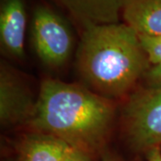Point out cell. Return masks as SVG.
Masks as SVG:
<instances>
[{
	"instance_id": "cell-1",
	"label": "cell",
	"mask_w": 161,
	"mask_h": 161,
	"mask_svg": "<svg viewBox=\"0 0 161 161\" xmlns=\"http://www.w3.org/2000/svg\"><path fill=\"white\" fill-rule=\"evenodd\" d=\"M111 100L89 88L61 80L41 82L30 125L88 153L104 144L114 120Z\"/></svg>"
},
{
	"instance_id": "cell-2",
	"label": "cell",
	"mask_w": 161,
	"mask_h": 161,
	"mask_svg": "<svg viewBox=\"0 0 161 161\" xmlns=\"http://www.w3.org/2000/svg\"><path fill=\"white\" fill-rule=\"evenodd\" d=\"M150 67L138 33L125 23L83 30L76 68L92 92L108 99L120 98Z\"/></svg>"
},
{
	"instance_id": "cell-3",
	"label": "cell",
	"mask_w": 161,
	"mask_h": 161,
	"mask_svg": "<svg viewBox=\"0 0 161 161\" xmlns=\"http://www.w3.org/2000/svg\"><path fill=\"white\" fill-rule=\"evenodd\" d=\"M124 125L134 149L148 151L161 147V88L135 92L124 108Z\"/></svg>"
},
{
	"instance_id": "cell-4",
	"label": "cell",
	"mask_w": 161,
	"mask_h": 161,
	"mask_svg": "<svg viewBox=\"0 0 161 161\" xmlns=\"http://www.w3.org/2000/svg\"><path fill=\"white\" fill-rule=\"evenodd\" d=\"M31 41L39 58L52 67L63 65L74 47L73 33L66 21L44 6H37L33 12Z\"/></svg>"
},
{
	"instance_id": "cell-5",
	"label": "cell",
	"mask_w": 161,
	"mask_h": 161,
	"mask_svg": "<svg viewBox=\"0 0 161 161\" xmlns=\"http://www.w3.org/2000/svg\"><path fill=\"white\" fill-rule=\"evenodd\" d=\"M37 99L18 75L6 63L0 66V123L4 127L30 124Z\"/></svg>"
},
{
	"instance_id": "cell-6",
	"label": "cell",
	"mask_w": 161,
	"mask_h": 161,
	"mask_svg": "<svg viewBox=\"0 0 161 161\" xmlns=\"http://www.w3.org/2000/svg\"><path fill=\"white\" fill-rule=\"evenodd\" d=\"M26 12L23 0H2L0 6V42L12 57L24 55Z\"/></svg>"
},
{
	"instance_id": "cell-7",
	"label": "cell",
	"mask_w": 161,
	"mask_h": 161,
	"mask_svg": "<svg viewBox=\"0 0 161 161\" xmlns=\"http://www.w3.org/2000/svg\"><path fill=\"white\" fill-rule=\"evenodd\" d=\"M86 28L119 23L129 0H57Z\"/></svg>"
},
{
	"instance_id": "cell-8",
	"label": "cell",
	"mask_w": 161,
	"mask_h": 161,
	"mask_svg": "<svg viewBox=\"0 0 161 161\" xmlns=\"http://www.w3.org/2000/svg\"><path fill=\"white\" fill-rule=\"evenodd\" d=\"M73 148L63 140L44 132L27 134L21 142L20 161H64Z\"/></svg>"
},
{
	"instance_id": "cell-9",
	"label": "cell",
	"mask_w": 161,
	"mask_h": 161,
	"mask_svg": "<svg viewBox=\"0 0 161 161\" xmlns=\"http://www.w3.org/2000/svg\"><path fill=\"white\" fill-rule=\"evenodd\" d=\"M122 16L138 35H161V0H129Z\"/></svg>"
},
{
	"instance_id": "cell-10",
	"label": "cell",
	"mask_w": 161,
	"mask_h": 161,
	"mask_svg": "<svg viewBox=\"0 0 161 161\" xmlns=\"http://www.w3.org/2000/svg\"><path fill=\"white\" fill-rule=\"evenodd\" d=\"M150 66L161 65V35H139Z\"/></svg>"
},
{
	"instance_id": "cell-11",
	"label": "cell",
	"mask_w": 161,
	"mask_h": 161,
	"mask_svg": "<svg viewBox=\"0 0 161 161\" xmlns=\"http://www.w3.org/2000/svg\"><path fill=\"white\" fill-rule=\"evenodd\" d=\"M149 87L161 88V65L151 66L144 75Z\"/></svg>"
},
{
	"instance_id": "cell-12",
	"label": "cell",
	"mask_w": 161,
	"mask_h": 161,
	"mask_svg": "<svg viewBox=\"0 0 161 161\" xmlns=\"http://www.w3.org/2000/svg\"><path fill=\"white\" fill-rule=\"evenodd\" d=\"M64 161H92V159L90 153L73 148Z\"/></svg>"
},
{
	"instance_id": "cell-13",
	"label": "cell",
	"mask_w": 161,
	"mask_h": 161,
	"mask_svg": "<svg viewBox=\"0 0 161 161\" xmlns=\"http://www.w3.org/2000/svg\"><path fill=\"white\" fill-rule=\"evenodd\" d=\"M146 161H161V147H155L148 150Z\"/></svg>"
},
{
	"instance_id": "cell-14",
	"label": "cell",
	"mask_w": 161,
	"mask_h": 161,
	"mask_svg": "<svg viewBox=\"0 0 161 161\" xmlns=\"http://www.w3.org/2000/svg\"><path fill=\"white\" fill-rule=\"evenodd\" d=\"M101 161H118V159L115 158V157H113L112 155H110V154H105L102 157Z\"/></svg>"
}]
</instances>
